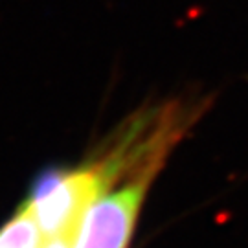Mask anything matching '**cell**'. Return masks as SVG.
<instances>
[{"mask_svg":"<svg viewBox=\"0 0 248 248\" xmlns=\"http://www.w3.org/2000/svg\"><path fill=\"white\" fill-rule=\"evenodd\" d=\"M105 189L107 180L90 160L79 168L41 173L22 206L31 213L46 241H74L85 212Z\"/></svg>","mask_w":248,"mask_h":248,"instance_id":"6da1fadb","label":"cell"},{"mask_svg":"<svg viewBox=\"0 0 248 248\" xmlns=\"http://www.w3.org/2000/svg\"><path fill=\"white\" fill-rule=\"evenodd\" d=\"M162 160L133 169L99 193L85 212L72 248H127Z\"/></svg>","mask_w":248,"mask_h":248,"instance_id":"7a4b0ae2","label":"cell"},{"mask_svg":"<svg viewBox=\"0 0 248 248\" xmlns=\"http://www.w3.org/2000/svg\"><path fill=\"white\" fill-rule=\"evenodd\" d=\"M45 245L46 237L24 206L0 228V248H45Z\"/></svg>","mask_w":248,"mask_h":248,"instance_id":"3957f363","label":"cell"},{"mask_svg":"<svg viewBox=\"0 0 248 248\" xmlns=\"http://www.w3.org/2000/svg\"><path fill=\"white\" fill-rule=\"evenodd\" d=\"M74 241L70 239H50L46 241L45 248H72Z\"/></svg>","mask_w":248,"mask_h":248,"instance_id":"277c9868","label":"cell"}]
</instances>
